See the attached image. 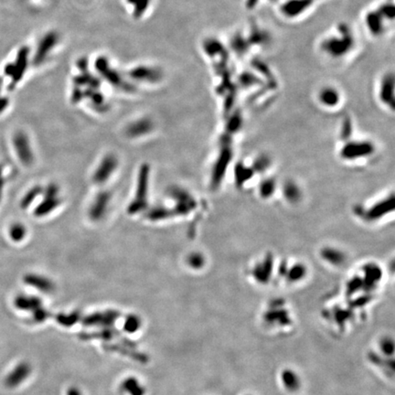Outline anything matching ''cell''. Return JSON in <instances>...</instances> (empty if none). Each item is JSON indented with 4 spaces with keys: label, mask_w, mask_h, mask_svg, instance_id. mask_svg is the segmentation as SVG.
Segmentation results:
<instances>
[{
    "label": "cell",
    "mask_w": 395,
    "mask_h": 395,
    "mask_svg": "<svg viewBox=\"0 0 395 395\" xmlns=\"http://www.w3.org/2000/svg\"><path fill=\"white\" fill-rule=\"evenodd\" d=\"M119 316V312L116 310L93 313L83 317V324L87 327H111L118 319Z\"/></svg>",
    "instance_id": "obj_1"
},
{
    "label": "cell",
    "mask_w": 395,
    "mask_h": 395,
    "mask_svg": "<svg viewBox=\"0 0 395 395\" xmlns=\"http://www.w3.org/2000/svg\"><path fill=\"white\" fill-rule=\"evenodd\" d=\"M94 337L96 338H102V340H111L112 336L116 335V332L114 331L112 329H109V328H104L102 331L97 332V333H94Z\"/></svg>",
    "instance_id": "obj_11"
},
{
    "label": "cell",
    "mask_w": 395,
    "mask_h": 395,
    "mask_svg": "<svg viewBox=\"0 0 395 395\" xmlns=\"http://www.w3.org/2000/svg\"><path fill=\"white\" fill-rule=\"evenodd\" d=\"M49 313L47 310L43 309L42 307H39L38 309H36L35 311H33V318H34L35 322H38V323H41V322L45 321L48 317H49Z\"/></svg>",
    "instance_id": "obj_10"
},
{
    "label": "cell",
    "mask_w": 395,
    "mask_h": 395,
    "mask_svg": "<svg viewBox=\"0 0 395 395\" xmlns=\"http://www.w3.org/2000/svg\"><path fill=\"white\" fill-rule=\"evenodd\" d=\"M4 178H3V166L0 165V200H1V197H2V190H3V187H4Z\"/></svg>",
    "instance_id": "obj_12"
},
{
    "label": "cell",
    "mask_w": 395,
    "mask_h": 395,
    "mask_svg": "<svg viewBox=\"0 0 395 395\" xmlns=\"http://www.w3.org/2000/svg\"><path fill=\"white\" fill-rule=\"evenodd\" d=\"M15 307L22 311H31L33 312L36 309L41 307V301L39 298L20 295L15 298Z\"/></svg>",
    "instance_id": "obj_4"
},
{
    "label": "cell",
    "mask_w": 395,
    "mask_h": 395,
    "mask_svg": "<svg viewBox=\"0 0 395 395\" xmlns=\"http://www.w3.org/2000/svg\"><path fill=\"white\" fill-rule=\"evenodd\" d=\"M31 371L32 369L30 364L26 361L20 362L18 365L15 366L6 377V386L9 388L18 387L29 378V375L31 374Z\"/></svg>",
    "instance_id": "obj_2"
},
{
    "label": "cell",
    "mask_w": 395,
    "mask_h": 395,
    "mask_svg": "<svg viewBox=\"0 0 395 395\" xmlns=\"http://www.w3.org/2000/svg\"><path fill=\"white\" fill-rule=\"evenodd\" d=\"M15 148L18 153V156H20V160L24 164H29L32 160V155L29 148L28 139L22 133H18L13 139Z\"/></svg>",
    "instance_id": "obj_3"
},
{
    "label": "cell",
    "mask_w": 395,
    "mask_h": 395,
    "mask_svg": "<svg viewBox=\"0 0 395 395\" xmlns=\"http://www.w3.org/2000/svg\"><path fill=\"white\" fill-rule=\"evenodd\" d=\"M141 325V318L137 316V315L131 314V315H128L126 317L123 327H124V330L127 332V333L134 334V333H136V332L138 331L140 329Z\"/></svg>",
    "instance_id": "obj_7"
},
{
    "label": "cell",
    "mask_w": 395,
    "mask_h": 395,
    "mask_svg": "<svg viewBox=\"0 0 395 395\" xmlns=\"http://www.w3.org/2000/svg\"><path fill=\"white\" fill-rule=\"evenodd\" d=\"M80 319H81V316L77 312L70 313V314H58L56 316V321L64 327H72L73 325H75Z\"/></svg>",
    "instance_id": "obj_8"
},
{
    "label": "cell",
    "mask_w": 395,
    "mask_h": 395,
    "mask_svg": "<svg viewBox=\"0 0 395 395\" xmlns=\"http://www.w3.org/2000/svg\"><path fill=\"white\" fill-rule=\"evenodd\" d=\"M25 283L28 284L29 286H31L33 288L39 289L42 292H49L52 290V284L51 282L46 279V278L41 277L36 274H28L24 278Z\"/></svg>",
    "instance_id": "obj_6"
},
{
    "label": "cell",
    "mask_w": 395,
    "mask_h": 395,
    "mask_svg": "<svg viewBox=\"0 0 395 395\" xmlns=\"http://www.w3.org/2000/svg\"><path fill=\"white\" fill-rule=\"evenodd\" d=\"M10 234L11 239L15 241V242H20V241L24 238L25 234H26V230H25L23 225L20 224V223H16V224H13L11 226V228L10 230Z\"/></svg>",
    "instance_id": "obj_9"
},
{
    "label": "cell",
    "mask_w": 395,
    "mask_h": 395,
    "mask_svg": "<svg viewBox=\"0 0 395 395\" xmlns=\"http://www.w3.org/2000/svg\"><path fill=\"white\" fill-rule=\"evenodd\" d=\"M121 389L128 395H145L146 389L136 377H128L123 380Z\"/></svg>",
    "instance_id": "obj_5"
},
{
    "label": "cell",
    "mask_w": 395,
    "mask_h": 395,
    "mask_svg": "<svg viewBox=\"0 0 395 395\" xmlns=\"http://www.w3.org/2000/svg\"><path fill=\"white\" fill-rule=\"evenodd\" d=\"M67 395H83V392L77 387H70L67 390Z\"/></svg>",
    "instance_id": "obj_13"
}]
</instances>
